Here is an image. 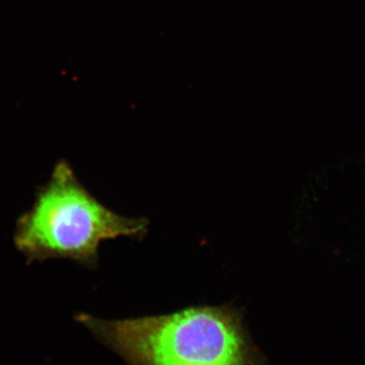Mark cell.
Here are the masks:
<instances>
[{"instance_id": "cell-1", "label": "cell", "mask_w": 365, "mask_h": 365, "mask_svg": "<svg viewBox=\"0 0 365 365\" xmlns=\"http://www.w3.org/2000/svg\"><path fill=\"white\" fill-rule=\"evenodd\" d=\"M76 319L126 365H268L232 304L122 319L81 313Z\"/></svg>"}, {"instance_id": "cell-2", "label": "cell", "mask_w": 365, "mask_h": 365, "mask_svg": "<svg viewBox=\"0 0 365 365\" xmlns=\"http://www.w3.org/2000/svg\"><path fill=\"white\" fill-rule=\"evenodd\" d=\"M146 218L118 215L103 205L79 182L71 163L59 160L49 181L36 193L32 208L19 218L14 246L28 262L67 259L96 268L107 240H143Z\"/></svg>"}]
</instances>
